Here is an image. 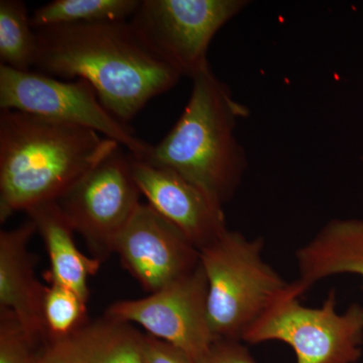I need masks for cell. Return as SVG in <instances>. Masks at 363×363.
Masks as SVG:
<instances>
[{
    "label": "cell",
    "instance_id": "277c9868",
    "mask_svg": "<svg viewBox=\"0 0 363 363\" xmlns=\"http://www.w3.org/2000/svg\"><path fill=\"white\" fill-rule=\"evenodd\" d=\"M262 238L229 230L200 250L208 283V314L216 339L242 341L245 332L290 284L264 259Z\"/></svg>",
    "mask_w": 363,
    "mask_h": 363
},
{
    "label": "cell",
    "instance_id": "44dd1931",
    "mask_svg": "<svg viewBox=\"0 0 363 363\" xmlns=\"http://www.w3.org/2000/svg\"><path fill=\"white\" fill-rule=\"evenodd\" d=\"M200 363H257L241 340L217 339Z\"/></svg>",
    "mask_w": 363,
    "mask_h": 363
},
{
    "label": "cell",
    "instance_id": "ffe728a7",
    "mask_svg": "<svg viewBox=\"0 0 363 363\" xmlns=\"http://www.w3.org/2000/svg\"><path fill=\"white\" fill-rule=\"evenodd\" d=\"M140 355L143 363H196L180 348L150 334H142Z\"/></svg>",
    "mask_w": 363,
    "mask_h": 363
},
{
    "label": "cell",
    "instance_id": "ba28073f",
    "mask_svg": "<svg viewBox=\"0 0 363 363\" xmlns=\"http://www.w3.org/2000/svg\"><path fill=\"white\" fill-rule=\"evenodd\" d=\"M131 155L116 150L76 182L58 200L74 231L81 234L92 257L106 259L140 205Z\"/></svg>",
    "mask_w": 363,
    "mask_h": 363
},
{
    "label": "cell",
    "instance_id": "5bb4252c",
    "mask_svg": "<svg viewBox=\"0 0 363 363\" xmlns=\"http://www.w3.org/2000/svg\"><path fill=\"white\" fill-rule=\"evenodd\" d=\"M142 333L105 316L64 337L45 341L40 363H143Z\"/></svg>",
    "mask_w": 363,
    "mask_h": 363
},
{
    "label": "cell",
    "instance_id": "8fae6325",
    "mask_svg": "<svg viewBox=\"0 0 363 363\" xmlns=\"http://www.w3.org/2000/svg\"><path fill=\"white\" fill-rule=\"evenodd\" d=\"M131 169L150 206L175 225L199 252L228 229L223 204L175 171L133 157Z\"/></svg>",
    "mask_w": 363,
    "mask_h": 363
},
{
    "label": "cell",
    "instance_id": "7c38bea8",
    "mask_svg": "<svg viewBox=\"0 0 363 363\" xmlns=\"http://www.w3.org/2000/svg\"><path fill=\"white\" fill-rule=\"evenodd\" d=\"M35 226L32 220L0 233V309L16 315L33 342L47 341L44 319L45 286L35 274L28 241Z\"/></svg>",
    "mask_w": 363,
    "mask_h": 363
},
{
    "label": "cell",
    "instance_id": "9a60e30c",
    "mask_svg": "<svg viewBox=\"0 0 363 363\" xmlns=\"http://www.w3.org/2000/svg\"><path fill=\"white\" fill-rule=\"evenodd\" d=\"M26 213L47 248L51 264L50 281L71 289L87 301L88 279L96 274L101 262L78 250L74 240L75 231L58 202L42 203L28 209Z\"/></svg>",
    "mask_w": 363,
    "mask_h": 363
},
{
    "label": "cell",
    "instance_id": "2e32d148",
    "mask_svg": "<svg viewBox=\"0 0 363 363\" xmlns=\"http://www.w3.org/2000/svg\"><path fill=\"white\" fill-rule=\"evenodd\" d=\"M140 0H54L35 9L30 23L35 30L51 26L128 21Z\"/></svg>",
    "mask_w": 363,
    "mask_h": 363
},
{
    "label": "cell",
    "instance_id": "9c48e42d",
    "mask_svg": "<svg viewBox=\"0 0 363 363\" xmlns=\"http://www.w3.org/2000/svg\"><path fill=\"white\" fill-rule=\"evenodd\" d=\"M105 316L143 327L147 334L187 353L196 363L215 341L208 314L206 274L199 266L187 276L147 297L114 303Z\"/></svg>",
    "mask_w": 363,
    "mask_h": 363
},
{
    "label": "cell",
    "instance_id": "52a82bcc",
    "mask_svg": "<svg viewBox=\"0 0 363 363\" xmlns=\"http://www.w3.org/2000/svg\"><path fill=\"white\" fill-rule=\"evenodd\" d=\"M250 4L247 0H143L130 18L182 77L210 68L208 50L216 33Z\"/></svg>",
    "mask_w": 363,
    "mask_h": 363
},
{
    "label": "cell",
    "instance_id": "d6986e66",
    "mask_svg": "<svg viewBox=\"0 0 363 363\" xmlns=\"http://www.w3.org/2000/svg\"><path fill=\"white\" fill-rule=\"evenodd\" d=\"M35 344L16 315L0 309V363H35Z\"/></svg>",
    "mask_w": 363,
    "mask_h": 363
},
{
    "label": "cell",
    "instance_id": "6da1fadb",
    "mask_svg": "<svg viewBox=\"0 0 363 363\" xmlns=\"http://www.w3.org/2000/svg\"><path fill=\"white\" fill-rule=\"evenodd\" d=\"M35 32L39 52L33 68L54 78L87 81L102 104L126 124L182 78L130 20Z\"/></svg>",
    "mask_w": 363,
    "mask_h": 363
},
{
    "label": "cell",
    "instance_id": "30bf717a",
    "mask_svg": "<svg viewBox=\"0 0 363 363\" xmlns=\"http://www.w3.org/2000/svg\"><path fill=\"white\" fill-rule=\"evenodd\" d=\"M114 252L150 294L187 276L200 264L199 250L175 225L143 203L117 238Z\"/></svg>",
    "mask_w": 363,
    "mask_h": 363
},
{
    "label": "cell",
    "instance_id": "ac0fdd59",
    "mask_svg": "<svg viewBox=\"0 0 363 363\" xmlns=\"http://www.w3.org/2000/svg\"><path fill=\"white\" fill-rule=\"evenodd\" d=\"M87 301L71 289L52 283L45 286L44 319L48 338L69 335L86 323Z\"/></svg>",
    "mask_w": 363,
    "mask_h": 363
},
{
    "label": "cell",
    "instance_id": "e0dca14e",
    "mask_svg": "<svg viewBox=\"0 0 363 363\" xmlns=\"http://www.w3.org/2000/svg\"><path fill=\"white\" fill-rule=\"evenodd\" d=\"M39 52L37 32L25 2L0 1V61L14 70L32 71Z\"/></svg>",
    "mask_w": 363,
    "mask_h": 363
},
{
    "label": "cell",
    "instance_id": "7402d4cb",
    "mask_svg": "<svg viewBox=\"0 0 363 363\" xmlns=\"http://www.w3.org/2000/svg\"><path fill=\"white\" fill-rule=\"evenodd\" d=\"M35 363H40V362H39V359H38V357H37V359H35Z\"/></svg>",
    "mask_w": 363,
    "mask_h": 363
},
{
    "label": "cell",
    "instance_id": "3957f363",
    "mask_svg": "<svg viewBox=\"0 0 363 363\" xmlns=\"http://www.w3.org/2000/svg\"><path fill=\"white\" fill-rule=\"evenodd\" d=\"M188 104L168 135L143 161L175 171L221 204L240 188L248 162L235 136L248 108L233 97L211 67L193 79Z\"/></svg>",
    "mask_w": 363,
    "mask_h": 363
},
{
    "label": "cell",
    "instance_id": "7a4b0ae2",
    "mask_svg": "<svg viewBox=\"0 0 363 363\" xmlns=\"http://www.w3.org/2000/svg\"><path fill=\"white\" fill-rule=\"evenodd\" d=\"M121 147L96 131L16 111H0V221L58 201Z\"/></svg>",
    "mask_w": 363,
    "mask_h": 363
},
{
    "label": "cell",
    "instance_id": "5b68a950",
    "mask_svg": "<svg viewBox=\"0 0 363 363\" xmlns=\"http://www.w3.org/2000/svg\"><path fill=\"white\" fill-rule=\"evenodd\" d=\"M337 306L332 289L321 307H306L290 284L288 293L245 332L242 341L288 344L297 363H357L362 355L363 306L352 303L342 313Z\"/></svg>",
    "mask_w": 363,
    "mask_h": 363
},
{
    "label": "cell",
    "instance_id": "8992f818",
    "mask_svg": "<svg viewBox=\"0 0 363 363\" xmlns=\"http://www.w3.org/2000/svg\"><path fill=\"white\" fill-rule=\"evenodd\" d=\"M0 109L26 112L96 131L119 143L140 161L152 149L102 104L96 91L83 79L69 82L39 72L1 65Z\"/></svg>",
    "mask_w": 363,
    "mask_h": 363
},
{
    "label": "cell",
    "instance_id": "4fadbf2b",
    "mask_svg": "<svg viewBox=\"0 0 363 363\" xmlns=\"http://www.w3.org/2000/svg\"><path fill=\"white\" fill-rule=\"evenodd\" d=\"M296 260L298 278L291 286L298 298L318 281L335 274H357L363 288V219L329 221L298 248Z\"/></svg>",
    "mask_w": 363,
    "mask_h": 363
}]
</instances>
